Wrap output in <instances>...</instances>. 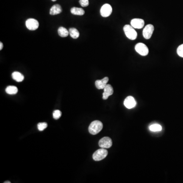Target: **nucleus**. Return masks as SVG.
Returning <instances> with one entry per match:
<instances>
[{"instance_id":"1","label":"nucleus","mask_w":183,"mask_h":183,"mask_svg":"<svg viewBox=\"0 0 183 183\" xmlns=\"http://www.w3.org/2000/svg\"><path fill=\"white\" fill-rule=\"evenodd\" d=\"M103 128L101 122L96 120L91 123L89 127V131L91 134L96 135L99 133Z\"/></svg>"},{"instance_id":"2","label":"nucleus","mask_w":183,"mask_h":183,"mask_svg":"<svg viewBox=\"0 0 183 183\" xmlns=\"http://www.w3.org/2000/svg\"><path fill=\"white\" fill-rule=\"evenodd\" d=\"M123 29L127 38L132 40L136 39L137 37V33L131 25L130 26L129 24H126L124 26Z\"/></svg>"},{"instance_id":"3","label":"nucleus","mask_w":183,"mask_h":183,"mask_svg":"<svg viewBox=\"0 0 183 183\" xmlns=\"http://www.w3.org/2000/svg\"><path fill=\"white\" fill-rule=\"evenodd\" d=\"M108 151L104 148H100L95 152L93 155V158L96 161H101L108 156Z\"/></svg>"},{"instance_id":"4","label":"nucleus","mask_w":183,"mask_h":183,"mask_svg":"<svg viewBox=\"0 0 183 183\" xmlns=\"http://www.w3.org/2000/svg\"><path fill=\"white\" fill-rule=\"evenodd\" d=\"M135 49L137 53L142 56H145L148 55V49L147 46L142 43H138L135 46Z\"/></svg>"},{"instance_id":"5","label":"nucleus","mask_w":183,"mask_h":183,"mask_svg":"<svg viewBox=\"0 0 183 183\" xmlns=\"http://www.w3.org/2000/svg\"><path fill=\"white\" fill-rule=\"evenodd\" d=\"M154 31V27L152 24H148L144 28L142 34L144 38L146 39H149L151 38Z\"/></svg>"},{"instance_id":"6","label":"nucleus","mask_w":183,"mask_h":183,"mask_svg":"<svg viewBox=\"0 0 183 183\" xmlns=\"http://www.w3.org/2000/svg\"><path fill=\"white\" fill-rule=\"evenodd\" d=\"M112 8L108 4H105L102 6L100 9V14L103 17H107L111 15L112 13Z\"/></svg>"},{"instance_id":"7","label":"nucleus","mask_w":183,"mask_h":183,"mask_svg":"<svg viewBox=\"0 0 183 183\" xmlns=\"http://www.w3.org/2000/svg\"><path fill=\"white\" fill-rule=\"evenodd\" d=\"M26 26L29 30H36L39 27V24L36 20L30 18L26 21Z\"/></svg>"},{"instance_id":"8","label":"nucleus","mask_w":183,"mask_h":183,"mask_svg":"<svg viewBox=\"0 0 183 183\" xmlns=\"http://www.w3.org/2000/svg\"><path fill=\"white\" fill-rule=\"evenodd\" d=\"M112 142L111 138L104 137L100 139L99 141V145L100 148H108L112 146Z\"/></svg>"},{"instance_id":"9","label":"nucleus","mask_w":183,"mask_h":183,"mask_svg":"<svg viewBox=\"0 0 183 183\" xmlns=\"http://www.w3.org/2000/svg\"><path fill=\"white\" fill-rule=\"evenodd\" d=\"M124 104L126 108L128 109H131L136 106V102L133 97L128 96L125 99L124 102Z\"/></svg>"},{"instance_id":"10","label":"nucleus","mask_w":183,"mask_h":183,"mask_svg":"<svg viewBox=\"0 0 183 183\" xmlns=\"http://www.w3.org/2000/svg\"><path fill=\"white\" fill-rule=\"evenodd\" d=\"M131 25L134 29H141L145 25V21L141 18H134L131 20Z\"/></svg>"},{"instance_id":"11","label":"nucleus","mask_w":183,"mask_h":183,"mask_svg":"<svg viewBox=\"0 0 183 183\" xmlns=\"http://www.w3.org/2000/svg\"><path fill=\"white\" fill-rule=\"evenodd\" d=\"M114 93V89L111 85L108 84L104 89V92L103 93L102 98L104 100L108 99L110 96L112 95Z\"/></svg>"},{"instance_id":"12","label":"nucleus","mask_w":183,"mask_h":183,"mask_svg":"<svg viewBox=\"0 0 183 183\" xmlns=\"http://www.w3.org/2000/svg\"><path fill=\"white\" fill-rule=\"evenodd\" d=\"M109 80L108 77H105L101 80H97L95 82V86L98 89H104Z\"/></svg>"},{"instance_id":"13","label":"nucleus","mask_w":183,"mask_h":183,"mask_svg":"<svg viewBox=\"0 0 183 183\" xmlns=\"http://www.w3.org/2000/svg\"><path fill=\"white\" fill-rule=\"evenodd\" d=\"M62 11V7L59 4L54 5L50 9V15H55L61 13Z\"/></svg>"},{"instance_id":"14","label":"nucleus","mask_w":183,"mask_h":183,"mask_svg":"<svg viewBox=\"0 0 183 183\" xmlns=\"http://www.w3.org/2000/svg\"><path fill=\"white\" fill-rule=\"evenodd\" d=\"M12 79L17 82H23L24 79V76L19 72H14L12 74Z\"/></svg>"},{"instance_id":"15","label":"nucleus","mask_w":183,"mask_h":183,"mask_svg":"<svg viewBox=\"0 0 183 183\" xmlns=\"http://www.w3.org/2000/svg\"><path fill=\"white\" fill-rule=\"evenodd\" d=\"M71 13L74 15H83L85 14V11L80 8L73 7L71 9Z\"/></svg>"},{"instance_id":"16","label":"nucleus","mask_w":183,"mask_h":183,"mask_svg":"<svg viewBox=\"0 0 183 183\" xmlns=\"http://www.w3.org/2000/svg\"><path fill=\"white\" fill-rule=\"evenodd\" d=\"M6 92L9 95H14L18 92V89L16 86H10L6 88Z\"/></svg>"},{"instance_id":"17","label":"nucleus","mask_w":183,"mask_h":183,"mask_svg":"<svg viewBox=\"0 0 183 183\" xmlns=\"http://www.w3.org/2000/svg\"><path fill=\"white\" fill-rule=\"evenodd\" d=\"M58 34L60 36L62 37H66L69 34V32L66 28L61 27L58 29Z\"/></svg>"},{"instance_id":"18","label":"nucleus","mask_w":183,"mask_h":183,"mask_svg":"<svg viewBox=\"0 0 183 183\" xmlns=\"http://www.w3.org/2000/svg\"><path fill=\"white\" fill-rule=\"evenodd\" d=\"M69 35L73 39H77L79 36V33L75 28H70L69 30Z\"/></svg>"},{"instance_id":"19","label":"nucleus","mask_w":183,"mask_h":183,"mask_svg":"<svg viewBox=\"0 0 183 183\" xmlns=\"http://www.w3.org/2000/svg\"><path fill=\"white\" fill-rule=\"evenodd\" d=\"M149 129L151 131L158 132L162 130V127L160 125L158 124H152L149 127Z\"/></svg>"},{"instance_id":"20","label":"nucleus","mask_w":183,"mask_h":183,"mask_svg":"<svg viewBox=\"0 0 183 183\" xmlns=\"http://www.w3.org/2000/svg\"><path fill=\"white\" fill-rule=\"evenodd\" d=\"M61 115H62V112L59 110H56L53 112V117L55 120H58L60 118Z\"/></svg>"},{"instance_id":"21","label":"nucleus","mask_w":183,"mask_h":183,"mask_svg":"<svg viewBox=\"0 0 183 183\" xmlns=\"http://www.w3.org/2000/svg\"><path fill=\"white\" fill-rule=\"evenodd\" d=\"M47 127V124L46 123H40L38 124V130L42 131L44 130Z\"/></svg>"},{"instance_id":"22","label":"nucleus","mask_w":183,"mask_h":183,"mask_svg":"<svg viewBox=\"0 0 183 183\" xmlns=\"http://www.w3.org/2000/svg\"><path fill=\"white\" fill-rule=\"evenodd\" d=\"M177 53L179 56L183 58V44L179 46L178 48Z\"/></svg>"},{"instance_id":"23","label":"nucleus","mask_w":183,"mask_h":183,"mask_svg":"<svg viewBox=\"0 0 183 183\" xmlns=\"http://www.w3.org/2000/svg\"><path fill=\"white\" fill-rule=\"evenodd\" d=\"M79 2L80 3V5L83 7H87L89 5V0H79Z\"/></svg>"},{"instance_id":"24","label":"nucleus","mask_w":183,"mask_h":183,"mask_svg":"<svg viewBox=\"0 0 183 183\" xmlns=\"http://www.w3.org/2000/svg\"><path fill=\"white\" fill-rule=\"evenodd\" d=\"M3 47V44L2 43H0V50H2Z\"/></svg>"},{"instance_id":"25","label":"nucleus","mask_w":183,"mask_h":183,"mask_svg":"<svg viewBox=\"0 0 183 183\" xmlns=\"http://www.w3.org/2000/svg\"><path fill=\"white\" fill-rule=\"evenodd\" d=\"M11 182L10 181H6V182H4V183H10Z\"/></svg>"},{"instance_id":"26","label":"nucleus","mask_w":183,"mask_h":183,"mask_svg":"<svg viewBox=\"0 0 183 183\" xmlns=\"http://www.w3.org/2000/svg\"><path fill=\"white\" fill-rule=\"evenodd\" d=\"M57 0H52V1L55 2Z\"/></svg>"}]
</instances>
